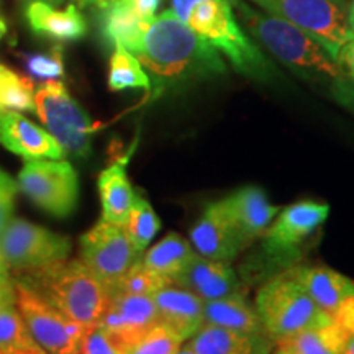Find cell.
Returning <instances> with one entry per match:
<instances>
[{
	"label": "cell",
	"instance_id": "obj_1",
	"mask_svg": "<svg viewBox=\"0 0 354 354\" xmlns=\"http://www.w3.org/2000/svg\"><path fill=\"white\" fill-rule=\"evenodd\" d=\"M135 56L151 79L154 97L227 73L225 57L172 10L146 20Z\"/></svg>",
	"mask_w": 354,
	"mask_h": 354
},
{
	"label": "cell",
	"instance_id": "obj_2",
	"mask_svg": "<svg viewBox=\"0 0 354 354\" xmlns=\"http://www.w3.org/2000/svg\"><path fill=\"white\" fill-rule=\"evenodd\" d=\"M232 2L243 28L279 63L339 104L354 105V82L320 43L289 21L258 10L246 0Z\"/></svg>",
	"mask_w": 354,
	"mask_h": 354
},
{
	"label": "cell",
	"instance_id": "obj_3",
	"mask_svg": "<svg viewBox=\"0 0 354 354\" xmlns=\"http://www.w3.org/2000/svg\"><path fill=\"white\" fill-rule=\"evenodd\" d=\"M15 279L88 328L99 325L110 302L109 287L79 258L20 271Z\"/></svg>",
	"mask_w": 354,
	"mask_h": 354
},
{
	"label": "cell",
	"instance_id": "obj_4",
	"mask_svg": "<svg viewBox=\"0 0 354 354\" xmlns=\"http://www.w3.org/2000/svg\"><path fill=\"white\" fill-rule=\"evenodd\" d=\"M185 24L243 76L258 82H268L276 76L271 61L238 21L232 0H202L192 7Z\"/></svg>",
	"mask_w": 354,
	"mask_h": 354
},
{
	"label": "cell",
	"instance_id": "obj_5",
	"mask_svg": "<svg viewBox=\"0 0 354 354\" xmlns=\"http://www.w3.org/2000/svg\"><path fill=\"white\" fill-rule=\"evenodd\" d=\"M254 308L266 333L276 343L304 330L335 322L289 271L277 274L261 286L254 299Z\"/></svg>",
	"mask_w": 354,
	"mask_h": 354
},
{
	"label": "cell",
	"instance_id": "obj_6",
	"mask_svg": "<svg viewBox=\"0 0 354 354\" xmlns=\"http://www.w3.org/2000/svg\"><path fill=\"white\" fill-rule=\"evenodd\" d=\"M264 12L289 21L310 35L338 61L339 51L354 38L348 0H251Z\"/></svg>",
	"mask_w": 354,
	"mask_h": 354
},
{
	"label": "cell",
	"instance_id": "obj_7",
	"mask_svg": "<svg viewBox=\"0 0 354 354\" xmlns=\"http://www.w3.org/2000/svg\"><path fill=\"white\" fill-rule=\"evenodd\" d=\"M35 113L61 145L64 154L87 158L92 148L94 122L71 97L61 81H44L35 91Z\"/></svg>",
	"mask_w": 354,
	"mask_h": 354
},
{
	"label": "cell",
	"instance_id": "obj_8",
	"mask_svg": "<svg viewBox=\"0 0 354 354\" xmlns=\"http://www.w3.org/2000/svg\"><path fill=\"white\" fill-rule=\"evenodd\" d=\"M15 286L17 308L39 348L48 354H81L88 326L64 315L59 308L17 279Z\"/></svg>",
	"mask_w": 354,
	"mask_h": 354
},
{
	"label": "cell",
	"instance_id": "obj_9",
	"mask_svg": "<svg viewBox=\"0 0 354 354\" xmlns=\"http://www.w3.org/2000/svg\"><path fill=\"white\" fill-rule=\"evenodd\" d=\"M19 189L35 205L56 218L73 214L77 205L79 179L73 165L64 159L26 161L17 177Z\"/></svg>",
	"mask_w": 354,
	"mask_h": 354
},
{
	"label": "cell",
	"instance_id": "obj_10",
	"mask_svg": "<svg viewBox=\"0 0 354 354\" xmlns=\"http://www.w3.org/2000/svg\"><path fill=\"white\" fill-rule=\"evenodd\" d=\"M71 250L68 236L24 218H12L0 233V256L15 272L68 259Z\"/></svg>",
	"mask_w": 354,
	"mask_h": 354
},
{
	"label": "cell",
	"instance_id": "obj_11",
	"mask_svg": "<svg viewBox=\"0 0 354 354\" xmlns=\"http://www.w3.org/2000/svg\"><path fill=\"white\" fill-rule=\"evenodd\" d=\"M79 259L104 282L112 287L141 258L123 225L100 221L79 240Z\"/></svg>",
	"mask_w": 354,
	"mask_h": 354
},
{
	"label": "cell",
	"instance_id": "obj_12",
	"mask_svg": "<svg viewBox=\"0 0 354 354\" xmlns=\"http://www.w3.org/2000/svg\"><path fill=\"white\" fill-rule=\"evenodd\" d=\"M328 215L330 207L326 203L313 201H302L281 209L263 234L266 253L276 258L295 253L325 223Z\"/></svg>",
	"mask_w": 354,
	"mask_h": 354
},
{
	"label": "cell",
	"instance_id": "obj_13",
	"mask_svg": "<svg viewBox=\"0 0 354 354\" xmlns=\"http://www.w3.org/2000/svg\"><path fill=\"white\" fill-rule=\"evenodd\" d=\"M190 245L198 256L232 263L245 250L221 201L205 207L190 230Z\"/></svg>",
	"mask_w": 354,
	"mask_h": 354
},
{
	"label": "cell",
	"instance_id": "obj_14",
	"mask_svg": "<svg viewBox=\"0 0 354 354\" xmlns=\"http://www.w3.org/2000/svg\"><path fill=\"white\" fill-rule=\"evenodd\" d=\"M159 322L153 295H112L99 325L128 348Z\"/></svg>",
	"mask_w": 354,
	"mask_h": 354
},
{
	"label": "cell",
	"instance_id": "obj_15",
	"mask_svg": "<svg viewBox=\"0 0 354 354\" xmlns=\"http://www.w3.org/2000/svg\"><path fill=\"white\" fill-rule=\"evenodd\" d=\"M171 284L190 290L203 302L245 294L232 263L209 259L198 254L194 256L183 272L172 279Z\"/></svg>",
	"mask_w": 354,
	"mask_h": 354
},
{
	"label": "cell",
	"instance_id": "obj_16",
	"mask_svg": "<svg viewBox=\"0 0 354 354\" xmlns=\"http://www.w3.org/2000/svg\"><path fill=\"white\" fill-rule=\"evenodd\" d=\"M225 210L232 220L245 250L263 236L281 209L269 202L266 192L258 185H245L221 198Z\"/></svg>",
	"mask_w": 354,
	"mask_h": 354
},
{
	"label": "cell",
	"instance_id": "obj_17",
	"mask_svg": "<svg viewBox=\"0 0 354 354\" xmlns=\"http://www.w3.org/2000/svg\"><path fill=\"white\" fill-rule=\"evenodd\" d=\"M0 145L26 161L64 159V151L46 128L24 117L20 112H0Z\"/></svg>",
	"mask_w": 354,
	"mask_h": 354
},
{
	"label": "cell",
	"instance_id": "obj_18",
	"mask_svg": "<svg viewBox=\"0 0 354 354\" xmlns=\"http://www.w3.org/2000/svg\"><path fill=\"white\" fill-rule=\"evenodd\" d=\"M184 344L197 354H271L276 348L269 335L241 333L207 323Z\"/></svg>",
	"mask_w": 354,
	"mask_h": 354
},
{
	"label": "cell",
	"instance_id": "obj_19",
	"mask_svg": "<svg viewBox=\"0 0 354 354\" xmlns=\"http://www.w3.org/2000/svg\"><path fill=\"white\" fill-rule=\"evenodd\" d=\"M153 299L158 308L159 322L171 326L185 342L196 335L205 323L203 320L205 302L187 289L169 284L158 290Z\"/></svg>",
	"mask_w": 354,
	"mask_h": 354
},
{
	"label": "cell",
	"instance_id": "obj_20",
	"mask_svg": "<svg viewBox=\"0 0 354 354\" xmlns=\"http://www.w3.org/2000/svg\"><path fill=\"white\" fill-rule=\"evenodd\" d=\"M289 274L297 279L310 297L331 317L354 295V282L344 274L325 266H295Z\"/></svg>",
	"mask_w": 354,
	"mask_h": 354
},
{
	"label": "cell",
	"instance_id": "obj_21",
	"mask_svg": "<svg viewBox=\"0 0 354 354\" xmlns=\"http://www.w3.org/2000/svg\"><path fill=\"white\" fill-rule=\"evenodd\" d=\"M25 17L35 33L59 41H74L87 32L86 19L76 6H69L66 10H56L51 3L35 0L26 6Z\"/></svg>",
	"mask_w": 354,
	"mask_h": 354
},
{
	"label": "cell",
	"instance_id": "obj_22",
	"mask_svg": "<svg viewBox=\"0 0 354 354\" xmlns=\"http://www.w3.org/2000/svg\"><path fill=\"white\" fill-rule=\"evenodd\" d=\"M131 153H128L125 158L117 159L109 167H105L100 172L99 180H97L102 218L110 221V223H125L131 203L135 201L136 192L133 190L127 174V165Z\"/></svg>",
	"mask_w": 354,
	"mask_h": 354
},
{
	"label": "cell",
	"instance_id": "obj_23",
	"mask_svg": "<svg viewBox=\"0 0 354 354\" xmlns=\"http://www.w3.org/2000/svg\"><path fill=\"white\" fill-rule=\"evenodd\" d=\"M100 28L110 44H122L136 55L143 38L146 20L135 12L130 0L109 2L99 10Z\"/></svg>",
	"mask_w": 354,
	"mask_h": 354
},
{
	"label": "cell",
	"instance_id": "obj_24",
	"mask_svg": "<svg viewBox=\"0 0 354 354\" xmlns=\"http://www.w3.org/2000/svg\"><path fill=\"white\" fill-rule=\"evenodd\" d=\"M203 320L207 325L221 326L241 333L268 335L254 305H250L245 294L205 302Z\"/></svg>",
	"mask_w": 354,
	"mask_h": 354
},
{
	"label": "cell",
	"instance_id": "obj_25",
	"mask_svg": "<svg viewBox=\"0 0 354 354\" xmlns=\"http://www.w3.org/2000/svg\"><path fill=\"white\" fill-rule=\"evenodd\" d=\"M196 254V250L189 240H185L179 233H169L153 248L145 251L140 261L153 272L172 282V279L184 271L185 266Z\"/></svg>",
	"mask_w": 354,
	"mask_h": 354
},
{
	"label": "cell",
	"instance_id": "obj_26",
	"mask_svg": "<svg viewBox=\"0 0 354 354\" xmlns=\"http://www.w3.org/2000/svg\"><path fill=\"white\" fill-rule=\"evenodd\" d=\"M348 331L338 323L304 330L276 343L277 348L290 354H342Z\"/></svg>",
	"mask_w": 354,
	"mask_h": 354
},
{
	"label": "cell",
	"instance_id": "obj_27",
	"mask_svg": "<svg viewBox=\"0 0 354 354\" xmlns=\"http://www.w3.org/2000/svg\"><path fill=\"white\" fill-rule=\"evenodd\" d=\"M109 88L113 92L125 91V88L151 91V79L141 66L140 59L122 44H115L113 55L110 57Z\"/></svg>",
	"mask_w": 354,
	"mask_h": 354
},
{
	"label": "cell",
	"instance_id": "obj_28",
	"mask_svg": "<svg viewBox=\"0 0 354 354\" xmlns=\"http://www.w3.org/2000/svg\"><path fill=\"white\" fill-rule=\"evenodd\" d=\"M123 228H125L135 250L140 254H143L149 243L153 241V238L156 236L159 228H161V220H159L151 203L146 201L145 197H141L140 194H136L125 223H123Z\"/></svg>",
	"mask_w": 354,
	"mask_h": 354
},
{
	"label": "cell",
	"instance_id": "obj_29",
	"mask_svg": "<svg viewBox=\"0 0 354 354\" xmlns=\"http://www.w3.org/2000/svg\"><path fill=\"white\" fill-rule=\"evenodd\" d=\"M43 351L35 342L28 326L15 305L0 312V354H20Z\"/></svg>",
	"mask_w": 354,
	"mask_h": 354
},
{
	"label": "cell",
	"instance_id": "obj_30",
	"mask_svg": "<svg viewBox=\"0 0 354 354\" xmlns=\"http://www.w3.org/2000/svg\"><path fill=\"white\" fill-rule=\"evenodd\" d=\"M35 91L28 77L0 64V112H32Z\"/></svg>",
	"mask_w": 354,
	"mask_h": 354
},
{
	"label": "cell",
	"instance_id": "obj_31",
	"mask_svg": "<svg viewBox=\"0 0 354 354\" xmlns=\"http://www.w3.org/2000/svg\"><path fill=\"white\" fill-rule=\"evenodd\" d=\"M167 279L153 272L138 259L131 266L115 284L110 287V297L112 295H154L162 287L169 286Z\"/></svg>",
	"mask_w": 354,
	"mask_h": 354
},
{
	"label": "cell",
	"instance_id": "obj_32",
	"mask_svg": "<svg viewBox=\"0 0 354 354\" xmlns=\"http://www.w3.org/2000/svg\"><path fill=\"white\" fill-rule=\"evenodd\" d=\"M184 343L185 339L177 331L158 322L127 348V354H176Z\"/></svg>",
	"mask_w": 354,
	"mask_h": 354
},
{
	"label": "cell",
	"instance_id": "obj_33",
	"mask_svg": "<svg viewBox=\"0 0 354 354\" xmlns=\"http://www.w3.org/2000/svg\"><path fill=\"white\" fill-rule=\"evenodd\" d=\"M26 69L33 77L41 81H55L64 76L63 55L59 48H55L48 55H32L25 57Z\"/></svg>",
	"mask_w": 354,
	"mask_h": 354
},
{
	"label": "cell",
	"instance_id": "obj_34",
	"mask_svg": "<svg viewBox=\"0 0 354 354\" xmlns=\"http://www.w3.org/2000/svg\"><path fill=\"white\" fill-rule=\"evenodd\" d=\"M81 354H127V348L113 338L104 326H91L82 343Z\"/></svg>",
	"mask_w": 354,
	"mask_h": 354
},
{
	"label": "cell",
	"instance_id": "obj_35",
	"mask_svg": "<svg viewBox=\"0 0 354 354\" xmlns=\"http://www.w3.org/2000/svg\"><path fill=\"white\" fill-rule=\"evenodd\" d=\"M17 192H19V183L0 167V233L6 230L13 218Z\"/></svg>",
	"mask_w": 354,
	"mask_h": 354
},
{
	"label": "cell",
	"instance_id": "obj_36",
	"mask_svg": "<svg viewBox=\"0 0 354 354\" xmlns=\"http://www.w3.org/2000/svg\"><path fill=\"white\" fill-rule=\"evenodd\" d=\"M17 304V286L15 279L10 274L0 276V312L3 308Z\"/></svg>",
	"mask_w": 354,
	"mask_h": 354
},
{
	"label": "cell",
	"instance_id": "obj_37",
	"mask_svg": "<svg viewBox=\"0 0 354 354\" xmlns=\"http://www.w3.org/2000/svg\"><path fill=\"white\" fill-rule=\"evenodd\" d=\"M335 322L338 323L342 328L348 331L349 335H354V295L349 297L342 307H339L336 315L333 317Z\"/></svg>",
	"mask_w": 354,
	"mask_h": 354
},
{
	"label": "cell",
	"instance_id": "obj_38",
	"mask_svg": "<svg viewBox=\"0 0 354 354\" xmlns=\"http://www.w3.org/2000/svg\"><path fill=\"white\" fill-rule=\"evenodd\" d=\"M338 63L342 64L344 73H346L348 77L354 82V38L342 48L338 56Z\"/></svg>",
	"mask_w": 354,
	"mask_h": 354
},
{
	"label": "cell",
	"instance_id": "obj_39",
	"mask_svg": "<svg viewBox=\"0 0 354 354\" xmlns=\"http://www.w3.org/2000/svg\"><path fill=\"white\" fill-rule=\"evenodd\" d=\"M130 2L141 19L149 20L156 17V12L162 0H130Z\"/></svg>",
	"mask_w": 354,
	"mask_h": 354
},
{
	"label": "cell",
	"instance_id": "obj_40",
	"mask_svg": "<svg viewBox=\"0 0 354 354\" xmlns=\"http://www.w3.org/2000/svg\"><path fill=\"white\" fill-rule=\"evenodd\" d=\"M202 2V0H171V10L179 17L180 20H187L190 10L196 3Z\"/></svg>",
	"mask_w": 354,
	"mask_h": 354
},
{
	"label": "cell",
	"instance_id": "obj_41",
	"mask_svg": "<svg viewBox=\"0 0 354 354\" xmlns=\"http://www.w3.org/2000/svg\"><path fill=\"white\" fill-rule=\"evenodd\" d=\"M79 7H95V8H104L110 0H76Z\"/></svg>",
	"mask_w": 354,
	"mask_h": 354
},
{
	"label": "cell",
	"instance_id": "obj_42",
	"mask_svg": "<svg viewBox=\"0 0 354 354\" xmlns=\"http://www.w3.org/2000/svg\"><path fill=\"white\" fill-rule=\"evenodd\" d=\"M342 354H354V335L348 333L346 342H344V344H343Z\"/></svg>",
	"mask_w": 354,
	"mask_h": 354
},
{
	"label": "cell",
	"instance_id": "obj_43",
	"mask_svg": "<svg viewBox=\"0 0 354 354\" xmlns=\"http://www.w3.org/2000/svg\"><path fill=\"white\" fill-rule=\"evenodd\" d=\"M6 33H7V24H6V20H3L2 17H0V39H2V37Z\"/></svg>",
	"mask_w": 354,
	"mask_h": 354
},
{
	"label": "cell",
	"instance_id": "obj_44",
	"mask_svg": "<svg viewBox=\"0 0 354 354\" xmlns=\"http://www.w3.org/2000/svg\"><path fill=\"white\" fill-rule=\"evenodd\" d=\"M3 274H8V268H7L6 261H3L2 256H0V276H3Z\"/></svg>",
	"mask_w": 354,
	"mask_h": 354
},
{
	"label": "cell",
	"instance_id": "obj_45",
	"mask_svg": "<svg viewBox=\"0 0 354 354\" xmlns=\"http://www.w3.org/2000/svg\"><path fill=\"white\" fill-rule=\"evenodd\" d=\"M26 2H35V0H26ZM41 2H46V3H51L53 7H56V6H61V3H63V0H41Z\"/></svg>",
	"mask_w": 354,
	"mask_h": 354
},
{
	"label": "cell",
	"instance_id": "obj_46",
	"mask_svg": "<svg viewBox=\"0 0 354 354\" xmlns=\"http://www.w3.org/2000/svg\"><path fill=\"white\" fill-rule=\"evenodd\" d=\"M176 354H197V353H196V351H192V349L187 348V346H185V344H184V346L180 348L179 351H177Z\"/></svg>",
	"mask_w": 354,
	"mask_h": 354
},
{
	"label": "cell",
	"instance_id": "obj_47",
	"mask_svg": "<svg viewBox=\"0 0 354 354\" xmlns=\"http://www.w3.org/2000/svg\"><path fill=\"white\" fill-rule=\"evenodd\" d=\"M271 354H290V353H287V351H284V349H281V348H274V351L271 353Z\"/></svg>",
	"mask_w": 354,
	"mask_h": 354
},
{
	"label": "cell",
	"instance_id": "obj_48",
	"mask_svg": "<svg viewBox=\"0 0 354 354\" xmlns=\"http://www.w3.org/2000/svg\"><path fill=\"white\" fill-rule=\"evenodd\" d=\"M351 26H353V30H354V0H353V3H351Z\"/></svg>",
	"mask_w": 354,
	"mask_h": 354
},
{
	"label": "cell",
	"instance_id": "obj_49",
	"mask_svg": "<svg viewBox=\"0 0 354 354\" xmlns=\"http://www.w3.org/2000/svg\"><path fill=\"white\" fill-rule=\"evenodd\" d=\"M20 354H48L46 351H30V353H20Z\"/></svg>",
	"mask_w": 354,
	"mask_h": 354
},
{
	"label": "cell",
	"instance_id": "obj_50",
	"mask_svg": "<svg viewBox=\"0 0 354 354\" xmlns=\"http://www.w3.org/2000/svg\"><path fill=\"white\" fill-rule=\"evenodd\" d=\"M110 2H120V0H110Z\"/></svg>",
	"mask_w": 354,
	"mask_h": 354
}]
</instances>
